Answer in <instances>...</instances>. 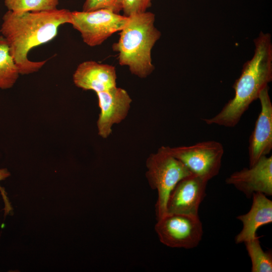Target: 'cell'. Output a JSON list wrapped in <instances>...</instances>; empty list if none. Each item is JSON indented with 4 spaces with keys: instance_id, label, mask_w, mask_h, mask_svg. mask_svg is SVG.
I'll return each mask as SVG.
<instances>
[{
    "instance_id": "cell-12",
    "label": "cell",
    "mask_w": 272,
    "mask_h": 272,
    "mask_svg": "<svg viewBox=\"0 0 272 272\" xmlns=\"http://www.w3.org/2000/svg\"><path fill=\"white\" fill-rule=\"evenodd\" d=\"M73 81L78 88L96 93L116 86L114 66L89 60L81 63L74 75Z\"/></svg>"
},
{
    "instance_id": "cell-18",
    "label": "cell",
    "mask_w": 272,
    "mask_h": 272,
    "mask_svg": "<svg viewBox=\"0 0 272 272\" xmlns=\"http://www.w3.org/2000/svg\"><path fill=\"white\" fill-rule=\"evenodd\" d=\"M153 0H122L123 15L130 16L134 14L142 13L147 11L152 6Z\"/></svg>"
},
{
    "instance_id": "cell-17",
    "label": "cell",
    "mask_w": 272,
    "mask_h": 272,
    "mask_svg": "<svg viewBox=\"0 0 272 272\" xmlns=\"http://www.w3.org/2000/svg\"><path fill=\"white\" fill-rule=\"evenodd\" d=\"M100 9H106L119 14L122 10V0H86L82 11L90 12Z\"/></svg>"
},
{
    "instance_id": "cell-3",
    "label": "cell",
    "mask_w": 272,
    "mask_h": 272,
    "mask_svg": "<svg viewBox=\"0 0 272 272\" xmlns=\"http://www.w3.org/2000/svg\"><path fill=\"white\" fill-rule=\"evenodd\" d=\"M128 17L112 49L118 53L119 64L127 66L132 74L145 78L155 69L151 51L161 33L155 26V15L152 12L146 11Z\"/></svg>"
},
{
    "instance_id": "cell-2",
    "label": "cell",
    "mask_w": 272,
    "mask_h": 272,
    "mask_svg": "<svg viewBox=\"0 0 272 272\" xmlns=\"http://www.w3.org/2000/svg\"><path fill=\"white\" fill-rule=\"evenodd\" d=\"M252 57L244 63L233 85L235 95L215 116L202 120L207 124L235 126L250 105L258 99L260 92L272 81L271 34L260 31L253 40Z\"/></svg>"
},
{
    "instance_id": "cell-16",
    "label": "cell",
    "mask_w": 272,
    "mask_h": 272,
    "mask_svg": "<svg viewBox=\"0 0 272 272\" xmlns=\"http://www.w3.org/2000/svg\"><path fill=\"white\" fill-rule=\"evenodd\" d=\"M8 11L40 12L57 9L59 0H4Z\"/></svg>"
},
{
    "instance_id": "cell-14",
    "label": "cell",
    "mask_w": 272,
    "mask_h": 272,
    "mask_svg": "<svg viewBox=\"0 0 272 272\" xmlns=\"http://www.w3.org/2000/svg\"><path fill=\"white\" fill-rule=\"evenodd\" d=\"M20 75L5 38L0 36V89L12 88Z\"/></svg>"
},
{
    "instance_id": "cell-13",
    "label": "cell",
    "mask_w": 272,
    "mask_h": 272,
    "mask_svg": "<svg viewBox=\"0 0 272 272\" xmlns=\"http://www.w3.org/2000/svg\"><path fill=\"white\" fill-rule=\"evenodd\" d=\"M252 202L249 211L237 217L242 223L241 231L235 236L237 244L244 243L256 236L258 229L272 222V201L265 194H253Z\"/></svg>"
},
{
    "instance_id": "cell-4",
    "label": "cell",
    "mask_w": 272,
    "mask_h": 272,
    "mask_svg": "<svg viewBox=\"0 0 272 272\" xmlns=\"http://www.w3.org/2000/svg\"><path fill=\"white\" fill-rule=\"evenodd\" d=\"M146 165V176L149 185L158 193L155 205L157 220L166 214L167 200L175 185L192 173L183 163L172 156L165 146L149 156Z\"/></svg>"
},
{
    "instance_id": "cell-19",
    "label": "cell",
    "mask_w": 272,
    "mask_h": 272,
    "mask_svg": "<svg viewBox=\"0 0 272 272\" xmlns=\"http://www.w3.org/2000/svg\"><path fill=\"white\" fill-rule=\"evenodd\" d=\"M10 175V172L8 171L7 169H0V181L3 180H5L6 178L9 177ZM0 191L3 196L4 201L5 202L6 210V212L8 213L10 210V207H9L8 204V201L7 199V197L5 195V191L0 186Z\"/></svg>"
},
{
    "instance_id": "cell-15",
    "label": "cell",
    "mask_w": 272,
    "mask_h": 272,
    "mask_svg": "<svg viewBox=\"0 0 272 272\" xmlns=\"http://www.w3.org/2000/svg\"><path fill=\"white\" fill-rule=\"evenodd\" d=\"M244 243L251 262V271L271 272V253L262 249L259 237L256 235Z\"/></svg>"
},
{
    "instance_id": "cell-7",
    "label": "cell",
    "mask_w": 272,
    "mask_h": 272,
    "mask_svg": "<svg viewBox=\"0 0 272 272\" xmlns=\"http://www.w3.org/2000/svg\"><path fill=\"white\" fill-rule=\"evenodd\" d=\"M167 149L192 174L208 181L219 173L224 148L217 141H203L189 146L167 147Z\"/></svg>"
},
{
    "instance_id": "cell-1",
    "label": "cell",
    "mask_w": 272,
    "mask_h": 272,
    "mask_svg": "<svg viewBox=\"0 0 272 272\" xmlns=\"http://www.w3.org/2000/svg\"><path fill=\"white\" fill-rule=\"evenodd\" d=\"M2 20L0 32L20 75H28L38 71L47 61L29 60V52L54 39L60 26L71 24L72 12L64 9L40 12L8 11Z\"/></svg>"
},
{
    "instance_id": "cell-8",
    "label": "cell",
    "mask_w": 272,
    "mask_h": 272,
    "mask_svg": "<svg viewBox=\"0 0 272 272\" xmlns=\"http://www.w3.org/2000/svg\"><path fill=\"white\" fill-rule=\"evenodd\" d=\"M225 182L234 186L248 198L257 192L271 196L272 156L261 157L253 166L232 173Z\"/></svg>"
},
{
    "instance_id": "cell-5",
    "label": "cell",
    "mask_w": 272,
    "mask_h": 272,
    "mask_svg": "<svg viewBox=\"0 0 272 272\" xmlns=\"http://www.w3.org/2000/svg\"><path fill=\"white\" fill-rule=\"evenodd\" d=\"M128 17L106 10L72 12L71 24L78 31L82 39L91 47L101 45L113 33L120 31Z\"/></svg>"
},
{
    "instance_id": "cell-9",
    "label": "cell",
    "mask_w": 272,
    "mask_h": 272,
    "mask_svg": "<svg viewBox=\"0 0 272 272\" xmlns=\"http://www.w3.org/2000/svg\"><path fill=\"white\" fill-rule=\"evenodd\" d=\"M208 182L193 174L180 180L168 197L166 213L198 216Z\"/></svg>"
},
{
    "instance_id": "cell-6",
    "label": "cell",
    "mask_w": 272,
    "mask_h": 272,
    "mask_svg": "<svg viewBox=\"0 0 272 272\" xmlns=\"http://www.w3.org/2000/svg\"><path fill=\"white\" fill-rule=\"evenodd\" d=\"M155 229L160 242L171 248H194L203 235L198 215L166 213L157 219Z\"/></svg>"
},
{
    "instance_id": "cell-10",
    "label": "cell",
    "mask_w": 272,
    "mask_h": 272,
    "mask_svg": "<svg viewBox=\"0 0 272 272\" xmlns=\"http://www.w3.org/2000/svg\"><path fill=\"white\" fill-rule=\"evenodd\" d=\"M96 94L100 109L97 122L98 134L107 138L112 132L113 125L127 116L132 100L124 89L117 86Z\"/></svg>"
},
{
    "instance_id": "cell-11",
    "label": "cell",
    "mask_w": 272,
    "mask_h": 272,
    "mask_svg": "<svg viewBox=\"0 0 272 272\" xmlns=\"http://www.w3.org/2000/svg\"><path fill=\"white\" fill-rule=\"evenodd\" d=\"M268 90L267 86L258 97L261 110L249 139V167L261 157L269 154L272 149V103Z\"/></svg>"
}]
</instances>
